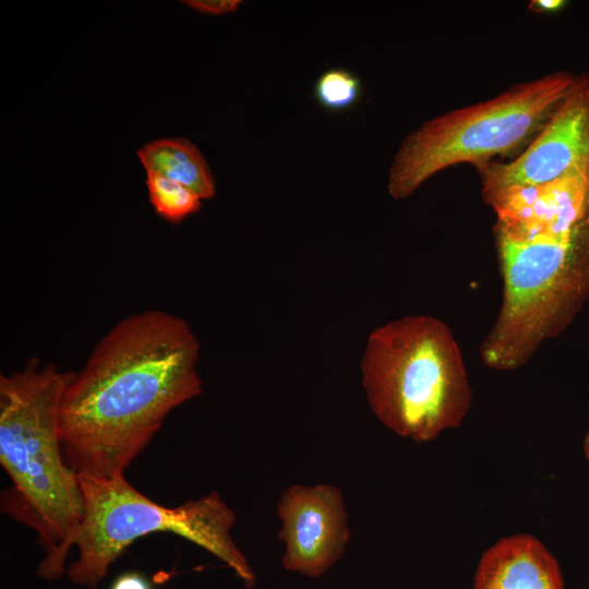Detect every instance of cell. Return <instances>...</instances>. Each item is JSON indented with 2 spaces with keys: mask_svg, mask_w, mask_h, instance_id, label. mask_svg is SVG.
I'll return each instance as SVG.
<instances>
[{
  "mask_svg": "<svg viewBox=\"0 0 589 589\" xmlns=\"http://www.w3.org/2000/svg\"><path fill=\"white\" fill-rule=\"evenodd\" d=\"M494 235L504 299L480 353L486 366L513 370L557 330L564 308L579 286L580 256L589 250V217L561 237Z\"/></svg>",
  "mask_w": 589,
  "mask_h": 589,
  "instance_id": "6",
  "label": "cell"
},
{
  "mask_svg": "<svg viewBox=\"0 0 589 589\" xmlns=\"http://www.w3.org/2000/svg\"><path fill=\"white\" fill-rule=\"evenodd\" d=\"M575 77L566 71L549 73L428 120L400 144L389 169L388 193L402 200L448 167L472 164L477 168L526 148Z\"/></svg>",
  "mask_w": 589,
  "mask_h": 589,
  "instance_id": "4",
  "label": "cell"
},
{
  "mask_svg": "<svg viewBox=\"0 0 589 589\" xmlns=\"http://www.w3.org/2000/svg\"><path fill=\"white\" fill-rule=\"evenodd\" d=\"M111 589H151L146 580L137 574H123L116 579Z\"/></svg>",
  "mask_w": 589,
  "mask_h": 589,
  "instance_id": "15",
  "label": "cell"
},
{
  "mask_svg": "<svg viewBox=\"0 0 589 589\" xmlns=\"http://www.w3.org/2000/svg\"><path fill=\"white\" fill-rule=\"evenodd\" d=\"M79 480L84 516L74 542L79 556L68 568L74 584L96 588L136 539L171 532L214 554L247 588L253 587L255 575L230 536L235 514L216 492L170 508L140 493L124 476L111 480L79 476Z\"/></svg>",
  "mask_w": 589,
  "mask_h": 589,
  "instance_id": "5",
  "label": "cell"
},
{
  "mask_svg": "<svg viewBox=\"0 0 589 589\" xmlns=\"http://www.w3.org/2000/svg\"><path fill=\"white\" fill-rule=\"evenodd\" d=\"M361 94L359 77L345 69H330L322 73L314 85V96L325 109L342 111L352 107Z\"/></svg>",
  "mask_w": 589,
  "mask_h": 589,
  "instance_id": "13",
  "label": "cell"
},
{
  "mask_svg": "<svg viewBox=\"0 0 589 589\" xmlns=\"http://www.w3.org/2000/svg\"><path fill=\"white\" fill-rule=\"evenodd\" d=\"M563 0H533L530 8L538 12H555L565 5Z\"/></svg>",
  "mask_w": 589,
  "mask_h": 589,
  "instance_id": "16",
  "label": "cell"
},
{
  "mask_svg": "<svg viewBox=\"0 0 589 589\" xmlns=\"http://www.w3.org/2000/svg\"><path fill=\"white\" fill-rule=\"evenodd\" d=\"M151 204L165 220L177 224L197 212L201 197L188 187L155 172H146Z\"/></svg>",
  "mask_w": 589,
  "mask_h": 589,
  "instance_id": "12",
  "label": "cell"
},
{
  "mask_svg": "<svg viewBox=\"0 0 589 589\" xmlns=\"http://www.w3.org/2000/svg\"><path fill=\"white\" fill-rule=\"evenodd\" d=\"M193 10L213 15H223L238 10L239 0H188L183 1Z\"/></svg>",
  "mask_w": 589,
  "mask_h": 589,
  "instance_id": "14",
  "label": "cell"
},
{
  "mask_svg": "<svg viewBox=\"0 0 589 589\" xmlns=\"http://www.w3.org/2000/svg\"><path fill=\"white\" fill-rule=\"evenodd\" d=\"M285 569L320 577L345 552L350 530L340 491L328 484L292 485L277 507Z\"/></svg>",
  "mask_w": 589,
  "mask_h": 589,
  "instance_id": "8",
  "label": "cell"
},
{
  "mask_svg": "<svg viewBox=\"0 0 589 589\" xmlns=\"http://www.w3.org/2000/svg\"><path fill=\"white\" fill-rule=\"evenodd\" d=\"M74 372L31 359L23 370L0 375V464L12 485L1 494V510L32 528L45 556L39 577L64 574L84 516V497L65 462L59 414Z\"/></svg>",
  "mask_w": 589,
  "mask_h": 589,
  "instance_id": "2",
  "label": "cell"
},
{
  "mask_svg": "<svg viewBox=\"0 0 589 589\" xmlns=\"http://www.w3.org/2000/svg\"><path fill=\"white\" fill-rule=\"evenodd\" d=\"M361 371L374 414L416 442L459 426L469 410L461 352L450 329L435 317L405 316L374 329Z\"/></svg>",
  "mask_w": 589,
  "mask_h": 589,
  "instance_id": "3",
  "label": "cell"
},
{
  "mask_svg": "<svg viewBox=\"0 0 589 589\" xmlns=\"http://www.w3.org/2000/svg\"><path fill=\"white\" fill-rule=\"evenodd\" d=\"M584 450H585L586 458L589 462V433L586 435L585 441H584Z\"/></svg>",
  "mask_w": 589,
  "mask_h": 589,
  "instance_id": "17",
  "label": "cell"
},
{
  "mask_svg": "<svg viewBox=\"0 0 589 589\" xmlns=\"http://www.w3.org/2000/svg\"><path fill=\"white\" fill-rule=\"evenodd\" d=\"M494 209V233L514 239L561 237L589 217V178L566 176L502 193Z\"/></svg>",
  "mask_w": 589,
  "mask_h": 589,
  "instance_id": "9",
  "label": "cell"
},
{
  "mask_svg": "<svg viewBox=\"0 0 589 589\" xmlns=\"http://www.w3.org/2000/svg\"><path fill=\"white\" fill-rule=\"evenodd\" d=\"M199 354L196 335L177 315L149 310L118 322L64 390L67 465L79 476H123L168 413L201 394Z\"/></svg>",
  "mask_w": 589,
  "mask_h": 589,
  "instance_id": "1",
  "label": "cell"
},
{
  "mask_svg": "<svg viewBox=\"0 0 589 589\" xmlns=\"http://www.w3.org/2000/svg\"><path fill=\"white\" fill-rule=\"evenodd\" d=\"M474 589H564L558 564L533 536L498 540L479 561Z\"/></svg>",
  "mask_w": 589,
  "mask_h": 589,
  "instance_id": "10",
  "label": "cell"
},
{
  "mask_svg": "<svg viewBox=\"0 0 589 589\" xmlns=\"http://www.w3.org/2000/svg\"><path fill=\"white\" fill-rule=\"evenodd\" d=\"M477 169L488 204L510 190L566 176L589 178V74L576 75L544 125L513 160Z\"/></svg>",
  "mask_w": 589,
  "mask_h": 589,
  "instance_id": "7",
  "label": "cell"
},
{
  "mask_svg": "<svg viewBox=\"0 0 589 589\" xmlns=\"http://www.w3.org/2000/svg\"><path fill=\"white\" fill-rule=\"evenodd\" d=\"M137 157L146 172L175 180L194 191L201 199H212L216 193L207 161L200 149L187 139L152 141L137 151Z\"/></svg>",
  "mask_w": 589,
  "mask_h": 589,
  "instance_id": "11",
  "label": "cell"
}]
</instances>
